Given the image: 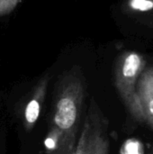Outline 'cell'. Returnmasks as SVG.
Here are the masks:
<instances>
[{
	"mask_svg": "<svg viewBox=\"0 0 153 154\" xmlns=\"http://www.w3.org/2000/svg\"><path fill=\"white\" fill-rule=\"evenodd\" d=\"M87 93V80L78 65L64 70L54 87L50 128L58 130L66 141L75 144L84 121Z\"/></svg>",
	"mask_w": 153,
	"mask_h": 154,
	"instance_id": "cell-1",
	"label": "cell"
},
{
	"mask_svg": "<svg viewBox=\"0 0 153 154\" xmlns=\"http://www.w3.org/2000/svg\"><path fill=\"white\" fill-rule=\"evenodd\" d=\"M147 66L145 57L134 51L122 52L114 68L116 91L131 117L142 125V114L137 96V83Z\"/></svg>",
	"mask_w": 153,
	"mask_h": 154,
	"instance_id": "cell-2",
	"label": "cell"
},
{
	"mask_svg": "<svg viewBox=\"0 0 153 154\" xmlns=\"http://www.w3.org/2000/svg\"><path fill=\"white\" fill-rule=\"evenodd\" d=\"M110 146L109 121L91 97L74 154H110Z\"/></svg>",
	"mask_w": 153,
	"mask_h": 154,
	"instance_id": "cell-3",
	"label": "cell"
},
{
	"mask_svg": "<svg viewBox=\"0 0 153 154\" xmlns=\"http://www.w3.org/2000/svg\"><path fill=\"white\" fill-rule=\"evenodd\" d=\"M50 75H45L39 79L30 91L27 101L23 106V125L27 132H31L39 119L43 103L46 98L48 86L50 82Z\"/></svg>",
	"mask_w": 153,
	"mask_h": 154,
	"instance_id": "cell-4",
	"label": "cell"
},
{
	"mask_svg": "<svg viewBox=\"0 0 153 154\" xmlns=\"http://www.w3.org/2000/svg\"><path fill=\"white\" fill-rule=\"evenodd\" d=\"M137 96L140 102L142 125L153 131V65H147L137 83Z\"/></svg>",
	"mask_w": 153,
	"mask_h": 154,
	"instance_id": "cell-5",
	"label": "cell"
},
{
	"mask_svg": "<svg viewBox=\"0 0 153 154\" xmlns=\"http://www.w3.org/2000/svg\"><path fill=\"white\" fill-rule=\"evenodd\" d=\"M127 7L132 12H144L153 8V0H128Z\"/></svg>",
	"mask_w": 153,
	"mask_h": 154,
	"instance_id": "cell-6",
	"label": "cell"
},
{
	"mask_svg": "<svg viewBox=\"0 0 153 154\" xmlns=\"http://www.w3.org/2000/svg\"><path fill=\"white\" fill-rule=\"evenodd\" d=\"M21 0H0V17L12 13Z\"/></svg>",
	"mask_w": 153,
	"mask_h": 154,
	"instance_id": "cell-7",
	"label": "cell"
},
{
	"mask_svg": "<svg viewBox=\"0 0 153 154\" xmlns=\"http://www.w3.org/2000/svg\"><path fill=\"white\" fill-rule=\"evenodd\" d=\"M151 154H153V152H151Z\"/></svg>",
	"mask_w": 153,
	"mask_h": 154,
	"instance_id": "cell-8",
	"label": "cell"
}]
</instances>
